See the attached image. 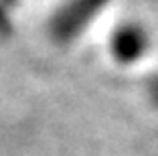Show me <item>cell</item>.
Listing matches in <instances>:
<instances>
[{"label": "cell", "mask_w": 158, "mask_h": 156, "mask_svg": "<svg viewBox=\"0 0 158 156\" xmlns=\"http://www.w3.org/2000/svg\"><path fill=\"white\" fill-rule=\"evenodd\" d=\"M148 49H150L148 32L144 27H140L136 23L118 27L110 39V51H112L114 59L124 65L140 61L148 53Z\"/></svg>", "instance_id": "7a4b0ae2"}, {"label": "cell", "mask_w": 158, "mask_h": 156, "mask_svg": "<svg viewBox=\"0 0 158 156\" xmlns=\"http://www.w3.org/2000/svg\"><path fill=\"white\" fill-rule=\"evenodd\" d=\"M148 93H150V99H152V103L158 108V75L150 81L148 85Z\"/></svg>", "instance_id": "3957f363"}, {"label": "cell", "mask_w": 158, "mask_h": 156, "mask_svg": "<svg viewBox=\"0 0 158 156\" xmlns=\"http://www.w3.org/2000/svg\"><path fill=\"white\" fill-rule=\"evenodd\" d=\"M4 2H8V4H10V2H16V0H4Z\"/></svg>", "instance_id": "277c9868"}, {"label": "cell", "mask_w": 158, "mask_h": 156, "mask_svg": "<svg viewBox=\"0 0 158 156\" xmlns=\"http://www.w3.org/2000/svg\"><path fill=\"white\" fill-rule=\"evenodd\" d=\"M110 0H65L53 12L49 32L57 43H71L106 10Z\"/></svg>", "instance_id": "6da1fadb"}]
</instances>
